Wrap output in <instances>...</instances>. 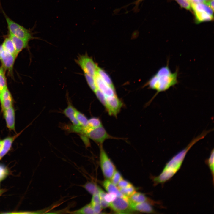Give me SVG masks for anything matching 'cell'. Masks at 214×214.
<instances>
[{
    "mask_svg": "<svg viewBox=\"0 0 214 214\" xmlns=\"http://www.w3.org/2000/svg\"><path fill=\"white\" fill-rule=\"evenodd\" d=\"M193 12L197 23L210 21L213 19V16L205 12L196 11H193Z\"/></svg>",
    "mask_w": 214,
    "mask_h": 214,
    "instance_id": "cell-21",
    "label": "cell"
},
{
    "mask_svg": "<svg viewBox=\"0 0 214 214\" xmlns=\"http://www.w3.org/2000/svg\"><path fill=\"white\" fill-rule=\"evenodd\" d=\"M205 4L214 11V0H209Z\"/></svg>",
    "mask_w": 214,
    "mask_h": 214,
    "instance_id": "cell-40",
    "label": "cell"
},
{
    "mask_svg": "<svg viewBox=\"0 0 214 214\" xmlns=\"http://www.w3.org/2000/svg\"><path fill=\"white\" fill-rule=\"evenodd\" d=\"M209 0H204V1H205V3L207 2V1H209Z\"/></svg>",
    "mask_w": 214,
    "mask_h": 214,
    "instance_id": "cell-43",
    "label": "cell"
},
{
    "mask_svg": "<svg viewBox=\"0 0 214 214\" xmlns=\"http://www.w3.org/2000/svg\"><path fill=\"white\" fill-rule=\"evenodd\" d=\"M9 37L12 41L18 53L28 46V42L17 37L10 33Z\"/></svg>",
    "mask_w": 214,
    "mask_h": 214,
    "instance_id": "cell-18",
    "label": "cell"
},
{
    "mask_svg": "<svg viewBox=\"0 0 214 214\" xmlns=\"http://www.w3.org/2000/svg\"><path fill=\"white\" fill-rule=\"evenodd\" d=\"M2 140L0 139V152L2 149Z\"/></svg>",
    "mask_w": 214,
    "mask_h": 214,
    "instance_id": "cell-42",
    "label": "cell"
},
{
    "mask_svg": "<svg viewBox=\"0 0 214 214\" xmlns=\"http://www.w3.org/2000/svg\"><path fill=\"white\" fill-rule=\"evenodd\" d=\"M2 45L4 50L17 57L18 53L16 50L12 41L9 37L5 39Z\"/></svg>",
    "mask_w": 214,
    "mask_h": 214,
    "instance_id": "cell-20",
    "label": "cell"
},
{
    "mask_svg": "<svg viewBox=\"0 0 214 214\" xmlns=\"http://www.w3.org/2000/svg\"><path fill=\"white\" fill-rule=\"evenodd\" d=\"M100 162L103 174L107 179H110L116 171L113 162L107 155L102 145L100 146Z\"/></svg>",
    "mask_w": 214,
    "mask_h": 214,
    "instance_id": "cell-4",
    "label": "cell"
},
{
    "mask_svg": "<svg viewBox=\"0 0 214 214\" xmlns=\"http://www.w3.org/2000/svg\"><path fill=\"white\" fill-rule=\"evenodd\" d=\"M191 5L193 11L204 12L213 16V11L205 3L192 4Z\"/></svg>",
    "mask_w": 214,
    "mask_h": 214,
    "instance_id": "cell-19",
    "label": "cell"
},
{
    "mask_svg": "<svg viewBox=\"0 0 214 214\" xmlns=\"http://www.w3.org/2000/svg\"><path fill=\"white\" fill-rule=\"evenodd\" d=\"M98 193H96L92 195V197L90 203L95 214L100 213L102 209L100 203Z\"/></svg>",
    "mask_w": 214,
    "mask_h": 214,
    "instance_id": "cell-22",
    "label": "cell"
},
{
    "mask_svg": "<svg viewBox=\"0 0 214 214\" xmlns=\"http://www.w3.org/2000/svg\"><path fill=\"white\" fill-rule=\"evenodd\" d=\"M191 5L192 4L205 3L204 0H190Z\"/></svg>",
    "mask_w": 214,
    "mask_h": 214,
    "instance_id": "cell-41",
    "label": "cell"
},
{
    "mask_svg": "<svg viewBox=\"0 0 214 214\" xmlns=\"http://www.w3.org/2000/svg\"><path fill=\"white\" fill-rule=\"evenodd\" d=\"M75 116L81 125L85 127L88 125V120L84 114L76 109Z\"/></svg>",
    "mask_w": 214,
    "mask_h": 214,
    "instance_id": "cell-26",
    "label": "cell"
},
{
    "mask_svg": "<svg viewBox=\"0 0 214 214\" xmlns=\"http://www.w3.org/2000/svg\"><path fill=\"white\" fill-rule=\"evenodd\" d=\"M122 103L117 96L106 97L105 108L110 115L116 116L122 106Z\"/></svg>",
    "mask_w": 214,
    "mask_h": 214,
    "instance_id": "cell-8",
    "label": "cell"
},
{
    "mask_svg": "<svg viewBox=\"0 0 214 214\" xmlns=\"http://www.w3.org/2000/svg\"><path fill=\"white\" fill-rule=\"evenodd\" d=\"M209 131H203L193 138L185 148L171 158L166 164L159 175L153 178L154 185L163 183L170 180L180 169L187 153L191 148L199 141L204 139Z\"/></svg>",
    "mask_w": 214,
    "mask_h": 214,
    "instance_id": "cell-1",
    "label": "cell"
},
{
    "mask_svg": "<svg viewBox=\"0 0 214 214\" xmlns=\"http://www.w3.org/2000/svg\"><path fill=\"white\" fill-rule=\"evenodd\" d=\"M7 88L6 77L2 69H0V93Z\"/></svg>",
    "mask_w": 214,
    "mask_h": 214,
    "instance_id": "cell-30",
    "label": "cell"
},
{
    "mask_svg": "<svg viewBox=\"0 0 214 214\" xmlns=\"http://www.w3.org/2000/svg\"><path fill=\"white\" fill-rule=\"evenodd\" d=\"M20 134L7 137L2 140V146L0 152V159L9 151L15 139Z\"/></svg>",
    "mask_w": 214,
    "mask_h": 214,
    "instance_id": "cell-14",
    "label": "cell"
},
{
    "mask_svg": "<svg viewBox=\"0 0 214 214\" xmlns=\"http://www.w3.org/2000/svg\"><path fill=\"white\" fill-rule=\"evenodd\" d=\"M8 171L5 166L0 165V181L4 179L7 176Z\"/></svg>",
    "mask_w": 214,
    "mask_h": 214,
    "instance_id": "cell-37",
    "label": "cell"
},
{
    "mask_svg": "<svg viewBox=\"0 0 214 214\" xmlns=\"http://www.w3.org/2000/svg\"><path fill=\"white\" fill-rule=\"evenodd\" d=\"M75 61L84 74L95 77L98 67L92 58L86 54L81 55L78 57Z\"/></svg>",
    "mask_w": 214,
    "mask_h": 214,
    "instance_id": "cell-5",
    "label": "cell"
},
{
    "mask_svg": "<svg viewBox=\"0 0 214 214\" xmlns=\"http://www.w3.org/2000/svg\"><path fill=\"white\" fill-rule=\"evenodd\" d=\"M144 0H136L130 4H133L135 5V6L133 8V10H134L135 12L138 11L139 5L141 2Z\"/></svg>",
    "mask_w": 214,
    "mask_h": 214,
    "instance_id": "cell-39",
    "label": "cell"
},
{
    "mask_svg": "<svg viewBox=\"0 0 214 214\" xmlns=\"http://www.w3.org/2000/svg\"><path fill=\"white\" fill-rule=\"evenodd\" d=\"M82 186L88 193L92 195L96 193H98L100 188L95 183L91 182H88Z\"/></svg>",
    "mask_w": 214,
    "mask_h": 214,
    "instance_id": "cell-23",
    "label": "cell"
},
{
    "mask_svg": "<svg viewBox=\"0 0 214 214\" xmlns=\"http://www.w3.org/2000/svg\"><path fill=\"white\" fill-rule=\"evenodd\" d=\"M167 62V65L160 68L147 83L150 88L157 91L155 96L159 92L168 90L178 83V69L172 73Z\"/></svg>",
    "mask_w": 214,
    "mask_h": 214,
    "instance_id": "cell-2",
    "label": "cell"
},
{
    "mask_svg": "<svg viewBox=\"0 0 214 214\" xmlns=\"http://www.w3.org/2000/svg\"><path fill=\"white\" fill-rule=\"evenodd\" d=\"M87 136L96 143L102 145L104 141L109 139H114L109 135L103 125L90 129L87 133Z\"/></svg>",
    "mask_w": 214,
    "mask_h": 214,
    "instance_id": "cell-7",
    "label": "cell"
},
{
    "mask_svg": "<svg viewBox=\"0 0 214 214\" xmlns=\"http://www.w3.org/2000/svg\"><path fill=\"white\" fill-rule=\"evenodd\" d=\"M7 126L11 130L15 129V112L12 106L3 111Z\"/></svg>",
    "mask_w": 214,
    "mask_h": 214,
    "instance_id": "cell-13",
    "label": "cell"
},
{
    "mask_svg": "<svg viewBox=\"0 0 214 214\" xmlns=\"http://www.w3.org/2000/svg\"><path fill=\"white\" fill-rule=\"evenodd\" d=\"M128 198L131 202L134 203L147 202L154 204L156 203L147 198L144 194L140 192H136Z\"/></svg>",
    "mask_w": 214,
    "mask_h": 214,
    "instance_id": "cell-16",
    "label": "cell"
},
{
    "mask_svg": "<svg viewBox=\"0 0 214 214\" xmlns=\"http://www.w3.org/2000/svg\"><path fill=\"white\" fill-rule=\"evenodd\" d=\"M70 214H95L93 209L89 203L78 210L69 212Z\"/></svg>",
    "mask_w": 214,
    "mask_h": 214,
    "instance_id": "cell-24",
    "label": "cell"
},
{
    "mask_svg": "<svg viewBox=\"0 0 214 214\" xmlns=\"http://www.w3.org/2000/svg\"><path fill=\"white\" fill-rule=\"evenodd\" d=\"M106 193L101 188H100L99 192V195L100 199V203L102 209L106 208L109 206L110 203L106 202L104 199Z\"/></svg>",
    "mask_w": 214,
    "mask_h": 214,
    "instance_id": "cell-32",
    "label": "cell"
},
{
    "mask_svg": "<svg viewBox=\"0 0 214 214\" xmlns=\"http://www.w3.org/2000/svg\"><path fill=\"white\" fill-rule=\"evenodd\" d=\"M122 178L120 173L116 170L110 180L111 181L117 186L119 181Z\"/></svg>",
    "mask_w": 214,
    "mask_h": 214,
    "instance_id": "cell-34",
    "label": "cell"
},
{
    "mask_svg": "<svg viewBox=\"0 0 214 214\" xmlns=\"http://www.w3.org/2000/svg\"><path fill=\"white\" fill-rule=\"evenodd\" d=\"M119 189L123 195L128 198L129 197L136 192L135 188L132 185L127 187Z\"/></svg>",
    "mask_w": 214,
    "mask_h": 214,
    "instance_id": "cell-29",
    "label": "cell"
},
{
    "mask_svg": "<svg viewBox=\"0 0 214 214\" xmlns=\"http://www.w3.org/2000/svg\"><path fill=\"white\" fill-rule=\"evenodd\" d=\"M94 92L100 102L105 107L106 105V97L104 94L98 89H97Z\"/></svg>",
    "mask_w": 214,
    "mask_h": 214,
    "instance_id": "cell-33",
    "label": "cell"
},
{
    "mask_svg": "<svg viewBox=\"0 0 214 214\" xmlns=\"http://www.w3.org/2000/svg\"><path fill=\"white\" fill-rule=\"evenodd\" d=\"M117 197V195L115 193H105L104 199L106 202L110 204L116 199Z\"/></svg>",
    "mask_w": 214,
    "mask_h": 214,
    "instance_id": "cell-36",
    "label": "cell"
},
{
    "mask_svg": "<svg viewBox=\"0 0 214 214\" xmlns=\"http://www.w3.org/2000/svg\"><path fill=\"white\" fill-rule=\"evenodd\" d=\"M95 83L97 89L102 91L108 97L117 96L114 89H113L105 82L97 73L95 77Z\"/></svg>",
    "mask_w": 214,
    "mask_h": 214,
    "instance_id": "cell-10",
    "label": "cell"
},
{
    "mask_svg": "<svg viewBox=\"0 0 214 214\" xmlns=\"http://www.w3.org/2000/svg\"><path fill=\"white\" fill-rule=\"evenodd\" d=\"M187 0L188 1L190 2V4H191V0Z\"/></svg>",
    "mask_w": 214,
    "mask_h": 214,
    "instance_id": "cell-44",
    "label": "cell"
},
{
    "mask_svg": "<svg viewBox=\"0 0 214 214\" xmlns=\"http://www.w3.org/2000/svg\"><path fill=\"white\" fill-rule=\"evenodd\" d=\"M103 185L108 193H115L116 194L117 197H127L123 195L121 193L118 187L109 180L106 179L103 182Z\"/></svg>",
    "mask_w": 214,
    "mask_h": 214,
    "instance_id": "cell-17",
    "label": "cell"
},
{
    "mask_svg": "<svg viewBox=\"0 0 214 214\" xmlns=\"http://www.w3.org/2000/svg\"><path fill=\"white\" fill-rule=\"evenodd\" d=\"M76 110V109L69 102L67 106L64 110L63 113L69 119L73 125H80L75 117Z\"/></svg>",
    "mask_w": 214,
    "mask_h": 214,
    "instance_id": "cell-15",
    "label": "cell"
},
{
    "mask_svg": "<svg viewBox=\"0 0 214 214\" xmlns=\"http://www.w3.org/2000/svg\"><path fill=\"white\" fill-rule=\"evenodd\" d=\"M182 8L187 10L191 9L190 2L187 0H175Z\"/></svg>",
    "mask_w": 214,
    "mask_h": 214,
    "instance_id": "cell-35",
    "label": "cell"
},
{
    "mask_svg": "<svg viewBox=\"0 0 214 214\" xmlns=\"http://www.w3.org/2000/svg\"><path fill=\"white\" fill-rule=\"evenodd\" d=\"M132 185L129 182L122 179L119 182L117 186L118 188H120L127 187Z\"/></svg>",
    "mask_w": 214,
    "mask_h": 214,
    "instance_id": "cell-38",
    "label": "cell"
},
{
    "mask_svg": "<svg viewBox=\"0 0 214 214\" xmlns=\"http://www.w3.org/2000/svg\"><path fill=\"white\" fill-rule=\"evenodd\" d=\"M3 13L10 33L28 42L34 38L30 31L16 23Z\"/></svg>",
    "mask_w": 214,
    "mask_h": 214,
    "instance_id": "cell-3",
    "label": "cell"
},
{
    "mask_svg": "<svg viewBox=\"0 0 214 214\" xmlns=\"http://www.w3.org/2000/svg\"><path fill=\"white\" fill-rule=\"evenodd\" d=\"M131 207L133 211L147 213H154L155 211L152 206V204L148 202L139 203L130 202Z\"/></svg>",
    "mask_w": 214,
    "mask_h": 214,
    "instance_id": "cell-12",
    "label": "cell"
},
{
    "mask_svg": "<svg viewBox=\"0 0 214 214\" xmlns=\"http://www.w3.org/2000/svg\"><path fill=\"white\" fill-rule=\"evenodd\" d=\"M97 73L108 85L113 88L114 89V86L110 78L103 70L98 67Z\"/></svg>",
    "mask_w": 214,
    "mask_h": 214,
    "instance_id": "cell-25",
    "label": "cell"
},
{
    "mask_svg": "<svg viewBox=\"0 0 214 214\" xmlns=\"http://www.w3.org/2000/svg\"><path fill=\"white\" fill-rule=\"evenodd\" d=\"M16 57L4 50L2 45L0 46V60L5 69L12 72Z\"/></svg>",
    "mask_w": 214,
    "mask_h": 214,
    "instance_id": "cell-9",
    "label": "cell"
},
{
    "mask_svg": "<svg viewBox=\"0 0 214 214\" xmlns=\"http://www.w3.org/2000/svg\"><path fill=\"white\" fill-rule=\"evenodd\" d=\"M0 102L3 111L12 106L13 98L7 88L0 93Z\"/></svg>",
    "mask_w": 214,
    "mask_h": 214,
    "instance_id": "cell-11",
    "label": "cell"
},
{
    "mask_svg": "<svg viewBox=\"0 0 214 214\" xmlns=\"http://www.w3.org/2000/svg\"><path fill=\"white\" fill-rule=\"evenodd\" d=\"M88 84L92 89L95 92L97 89L95 80V77L87 74H84Z\"/></svg>",
    "mask_w": 214,
    "mask_h": 214,
    "instance_id": "cell-28",
    "label": "cell"
},
{
    "mask_svg": "<svg viewBox=\"0 0 214 214\" xmlns=\"http://www.w3.org/2000/svg\"><path fill=\"white\" fill-rule=\"evenodd\" d=\"M100 119L98 118L92 117L88 120V126L91 129L102 125Z\"/></svg>",
    "mask_w": 214,
    "mask_h": 214,
    "instance_id": "cell-31",
    "label": "cell"
},
{
    "mask_svg": "<svg viewBox=\"0 0 214 214\" xmlns=\"http://www.w3.org/2000/svg\"><path fill=\"white\" fill-rule=\"evenodd\" d=\"M214 150L213 149L211 150L209 157L206 161V163L208 166L211 172L212 177L213 183L214 182Z\"/></svg>",
    "mask_w": 214,
    "mask_h": 214,
    "instance_id": "cell-27",
    "label": "cell"
},
{
    "mask_svg": "<svg viewBox=\"0 0 214 214\" xmlns=\"http://www.w3.org/2000/svg\"><path fill=\"white\" fill-rule=\"evenodd\" d=\"M109 207L118 213H129L133 211L128 198L117 197L110 204Z\"/></svg>",
    "mask_w": 214,
    "mask_h": 214,
    "instance_id": "cell-6",
    "label": "cell"
}]
</instances>
